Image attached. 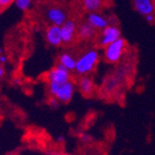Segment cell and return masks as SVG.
<instances>
[{"instance_id": "obj_2", "label": "cell", "mask_w": 155, "mask_h": 155, "mask_svg": "<svg viewBox=\"0 0 155 155\" xmlns=\"http://www.w3.org/2000/svg\"><path fill=\"white\" fill-rule=\"evenodd\" d=\"M48 91L51 97L60 102L67 103L72 100L75 92V84L73 81L65 83H48Z\"/></svg>"}, {"instance_id": "obj_24", "label": "cell", "mask_w": 155, "mask_h": 155, "mask_svg": "<svg viewBox=\"0 0 155 155\" xmlns=\"http://www.w3.org/2000/svg\"><path fill=\"white\" fill-rule=\"evenodd\" d=\"M152 1H153V4H154V7H155V0H152Z\"/></svg>"}, {"instance_id": "obj_15", "label": "cell", "mask_w": 155, "mask_h": 155, "mask_svg": "<svg viewBox=\"0 0 155 155\" xmlns=\"http://www.w3.org/2000/svg\"><path fill=\"white\" fill-rule=\"evenodd\" d=\"M14 3L20 10L26 11L31 8L33 0H14Z\"/></svg>"}, {"instance_id": "obj_21", "label": "cell", "mask_w": 155, "mask_h": 155, "mask_svg": "<svg viewBox=\"0 0 155 155\" xmlns=\"http://www.w3.org/2000/svg\"><path fill=\"white\" fill-rule=\"evenodd\" d=\"M58 140H60V141L61 142V141H63V140H64V137H60L58 138Z\"/></svg>"}, {"instance_id": "obj_9", "label": "cell", "mask_w": 155, "mask_h": 155, "mask_svg": "<svg viewBox=\"0 0 155 155\" xmlns=\"http://www.w3.org/2000/svg\"><path fill=\"white\" fill-rule=\"evenodd\" d=\"M87 21L91 24L97 31L103 30L104 28H106L110 24L109 20L104 15H102L100 11L88 13L87 17Z\"/></svg>"}, {"instance_id": "obj_18", "label": "cell", "mask_w": 155, "mask_h": 155, "mask_svg": "<svg viewBox=\"0 0 155 155\" xmlns=\"http://www.w3.org/2000/svg\"><path fill=\"white\" fill-rule=\"evenodd\" d=\"M2 1V7H3V8H8L14 0H1Z\"/></svg>"}, {"instance_id": "obj_13", "label": "cell", "mask_w": 155, "mask_h": 155, "mask_svg": "<svg viewBox=\"0 0 155 155\" xmlns=\"http://www.w3.org/2000/svg\"><path fill=\"white\" fill-rule=\"evenodd\" d=\"M59 64L62 65L64 68H66L68 71L72 72L75 70L76 65V58L74 55H72L69 52H62L59 56Z\"/></svg>"}, {"instance_id": "obj_22", "label": "cell", "mask_w": 155, "mask_h": 155, "mask_svg": "<svg viewBox=\"0 0 155 155\" xmlns=\"http://www.w3.org/2000/svg\"><path fill=\"white\" fill-rule=\"evenodd\" d=\"M1 8H3V7H2V1L0 0V9H1Z\"/></svg>"}, {"instance_id": "obj_11", "label": "cell", "mask_w": 155, "mask_h": 155, "mask_svg": "<svg viewBox=\"0 0 155 155\" xmlns=\"http://www.w3.org/2000/svg\"><path fill=\"white\" fill-rule=\"evenodd\" d=\"M97 30L87 21H84L77 27V37L83 41H88L95 38Z\"/></svg>"}, {"instance_id": "obj_6", "label": "cell", "mask_w": 155, "mask_h": 155, "mask_svg": "<svg viewBox=\"0 0 155 155\" xmlns=\"http://www.w3.org/2000/svg\"><path fill=\"white\" fill-rule=\"evenodd\" d=\"M48 83H65L71 81V72L61 64H57L47 74Z\"/></svg>"}, {"instance_id": "obj_4", "label": "cell", "mask_w": 155, "mask_h": 155, "mask_svg": "<svg viewBox=\"0 0 155 155\" xmlns=\"http://www.w3.org/2000/svg\"><path fill=\"white\" fill-rule=\"evenodd\" d=\"M120 37H122L120 28L115 24H109L101 31V35L97 38V44L98 46L105 48Z\"/></svg>"}, {"instance_id": "obj_8", "label": "cell", "mask_w": 155, "mask_h": 155, "mask_svg": "<svg viewBox=\"0 0 155 155\" xmlns=\"http://www.w3.org/2000/svg\"><path fill=\"white\" fill-rule=\"evenodd\" d=\"M46 40L49 46L55 48H58L63 44L61 26L50 24L46 30Z\"/></svg>"}, {"instance_id": "obj_5", "label": "cell", "mask_w": 155, "mask_h": 155, "mask_svg": "<svg viewBox=\"0 0 155 155\" xmlns=\"http://www.w3.org/2000/svg\"><path fill=\"white\" fill-rule=\"evenodd\" d=\"M46 18L50 24L61 26L68 20V12L61 6H50L46 10Z\"/></svg>"}, {"instance_id": "obj_1", "label": "cell", "mask_w": 155, "mask_h": 155, "mask_svg": "<svg viewBox=\"0 0 155 155\" xmlns=\"http://www.w3.org/2000/svg\"><path fill=\"white\" fill-rule=\"evenodd\" d=\"M98 61H100V52L96 48H90L77 58L74 72L80 76L88 75L95 70Z\"/></svg>"}, {"instance_id": "obj_17", "label": "cell", "mask_w": 155, "mask_h": 155, "mask_svg": "<svg viewBox=\"0 0 155 155\" xmlns=\"http://www.w3.org/2000/svg\"><path fill=\"white\" fill-rule=\"evenodd\" d=\"M49 103H50V106H51V107H53V108H57V107L59 106L60 101L57 100V98H55V97H51V101H50Z\"/></svg>"}, {"instance_id": "obj_3", "label": "cell", "mask_w": 155, "mask_h": 155, "mask_svg": "<svg viewBox=\"0 0 155 155\" xmlns=\"http://www.w3.org/2000/svg\"><path fill=\"white\" fill-rule=\"evenodd\" d=\"M126 47H127L126 41L123 37H120L104 48V60L112 64L119 62L126 50Z\"/></svg>"}, {"instance_id": "obj_16", "label": "cell", "mask_w": 155, "mask_h": 155, "mask_svg": "<svg viewBox=\"0 0 155 155\" xmlns=\"http://www.w3.org/2000/svg\"><path fill=\"white\" fill-rule=\"evenodd\" d=\"M145 20L149 23H154L155 22V13H151V14H150V15H147L145 17Z\"/></svg>"}, {"instance_id": "obj_10", "label": "cell", "mask_w": 155, "mask_h": 155, "mask_svg": "<svg viewBox=\"0 0 155 155\" xmlns=\"http://www.w3.org/2000/svg\"><path fill=\"white\" fill-rule=\"evenodd\" d=\"M134 9L143 17L155 13V7L152 0H132Z\"/></svg>"}, {"instance_id": "obj_23", "label": "cell", "mask_w": 155, "mask_h": 155, "mask_svg": "<svg viewBox=\"0 0 155 155\" xmlns=\"http://www.w3.org/2000/svg\"><path fill=\"white\" fill-rule=\"evenodd\" d=\"M40 0H33V2H39Z\"/></svg>"}, {"instance_id": "obj_7", "label": "cell", "mask_w": 155, "mask_h": 155, "mask_svg": "<svg viewBox=\"0 0 155 155\" xmlns=\"http://www.w3.org/2000/svg\"><path fill=\"white\" fill-rule=\"evenodd\" d=\"M77 27L75 21L72 19H68L61 26V36H62V42L63 44L69 45L75 39L77 36Z\"/></svg>"}, {"instance_id": "obj_14", "label": "cell", "mask_w": 155, "mask_h": 155, "mask_svg": "<svg viewBox=\"0 0 155 155\" xmlns=\"http://www.w3.org/2000/svg\"><path fill=\"white\" fill-rule=\"evenodd\" d=\"M104 4V0H82L84 9L88 13L97 12L101 9Z\"/></svg>"}, {"instance_id": "obj_12", "label": "cell", "mask_w": 155, "mask_h": 155, "mask_svg": "<svg viewBox=\"0 0 155 155\" xmlns=\"http://www.w3.org/2000/svg\"><path fill=\"white\" fill-rule=\"evenodd\" d=\"M78 88L84 96H90L95 89V84L92 78L88 75L81 76L78 81Z\"/></svg>"}, {"instance_id": "obj_19", "label": "cell", "mask_w": 155, "mask_h": 155, "mask_svg": "<svg viewBox=\"0 0 155 155\" xmlns=\"http://www.w3.org/2000/svg\"><path fill=\"white\" fill-rule=\"evenodd\" d=\"M7 61H8L7 56H6L4 53H0V63H1V64H4V63L7 62Z\"/></svg>"}, {"instance_id": "obj_20", "label": "cell", "mask_w": 155, "mask_h": 155, "mask_svg": "<svg viewBox=\"0 0 155 155\" xmlns=\"http://www.w3.org/2000/svg\"><path fill=\"white\" fill-rule=\"evenodd\" d=\"M4 73H5V71H4V68H3L2 64L0 63V79H1V78L3 77V75H4Z\"/></svg>"}]
</instances>
